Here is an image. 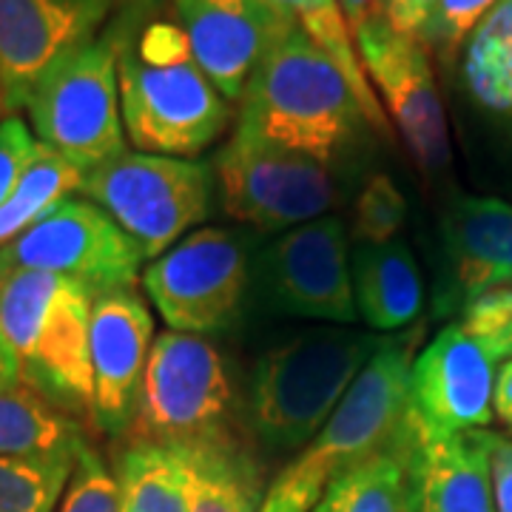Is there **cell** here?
I'll use <instances>...</instances> for the list:
<instances>
[{
  "label": "cell",
  "instance_id": "6da1fadb",
  "mask_svg": "<svg viewBox=\"0 0 512 512\" xmlns=\"http://www.w3.org/2000/svg\"><path fill=\"white\" fill-rule=\"evenodd\" d=\"M126 140L143 154H202L231 120L228 100L202 72L177 15L134 9L114 26Z\"/></svg>",
  "mask_w": 512,
  "mask_h": 512
},
{
  "label": "cell",
  "instance_id": "7a4b0ae2",
  "mask_svg": "<svg viewBox=\"0 0 512 512\" xmlns=\"http://www.w3.org/2000/svg\"><path fill=\"white\" fill-rule=\"evenodd\" d=\"M362 123V106L333 57L285 23L245 86L239 126L328 165Z\"/></svg>",
  "mask_w": 512,
  "mask_h": 512
},
{
  "label": "cell",
  "instance_id": "3957f363",
  "mask_svg": "<svg viewBox=\"0 0 512 512\" xmlns=\"http://www.w3.org/2000/svg\"><path fill=\"white\" fill-rule=\"evenodd\" d=\"M416 336L384 339L316 439L271 481L259 512H313L328 484L402 430Z\"/></svg>",
  "mask_w": 512,
  "mask_h": 512
},
{
  "label": "cell",
  "instance_id": "277c9868",
  "mask_svg": "<svg viewBox=\"0 0 512 512\" xmlns=\"http://www.w3.org/2000/svg\"><path fill=\"white\" fill-rule=\"evenodd\" d=\"M384 339L345 328L299 333L256 359L248 424L271 450L316 439Z\"/></svg>",
  "mask_w": 512,
  "mask_h": 512
},
{
  "label": "cell",
  "instance_id": "5b68a950",
  "mask_svg": "<svg viewBox=\"0 0 512 512\" xmlns=\"http://www.w3.org/2000/svg\"><path fill=\"white\" fill-rule=\"evenodd\" d=\"M92 293L66 276L9 271L0 282V328L20 379L77 419H92Z\"/></svg>",
  "mask_w": 512,
  "mask_h": 512
},
{
  "label": "cell",
  "instance_id": "8992f818",
  "mask_svg": "<svg viewBox=\"0 0 512 512\" xmlns=\"http://www.w3.org/2000/svg\"><path fill=\"white\" fill-rule=\"evenodd\" d=\"M237 393L220 350L205 336L165 330L148 353L128 441L194 450L239 439Z\"/></svg>",
  "mask_w": 512,
  "mask_h": 512
},
{
  "label": "cell",
  "instance_id": "52a82bcc",
  "mask_svg": "<svg viewBox=\"0 0 512 512\" xmlns=\"http://www.w3.org/2000/svg\"><path fill=\"white\" fill-rule=\"evenodd\" d=\"M23 111L37 143L63 154L83 174L126 154L111 26L63 57L37 83Z\"/></svg>",
  "mask_w": 512,
  "mask_h": 512
},
{
  "label": "cell",
  "instance_id": "ba28073f",
  "mask_svg": "<svg viewBox=\"0 0 512 512\" xmlns=\"http://www.w3.org/2000/svg\"><path fill=\"white\" fill-rule=\"evenodd\" d=\"M211 188V165L126 151L86 171L77 194L97 202L137 242L143 259H157L205 220Z\"/></svg>",
  "mask_w": 512,
  "mask_h": 512
},
{
  "label": "cell",
  "instance_id": "9c48e42d",
  "mask_svg": "<svg viewBox=\"0 0 512 512\" xmlns=\"http://www.w3.org/2000/svg\"><path fill=\"white\" fill-rule=\"evenodd\" d=\"M222 208L262 234L319 220L336 200L328 165L237 126L217 157Z\"/></svg>",
  "mask_w": 512,
  "mask_h": 512
},
{
  "label": "cell",
  "instance_id": "30bf717a",
  "mask_svg": "<svg viewBox=\"0 0 512 512\" xmlns=\"http://www.w3.org/2000/svg\"><path fill=\"white\" fill-rule=\"evenodd\" d=\"M248 285V251L225 228H200L157 256L143 274L168 330L205 336L237 322Z\"/></svg>",
  "mask_w": 512,
  "mask_h": 512
},
{
  "label": "cell",
  "instance_id": "8fae6325",
  "mask_svg": "<svg viewBox=\"0 0 512 512\" xmlns=\"http://www.w3.org/2000/svg\"><path fill=\"white\" fill-rule=\"evenodd\" d=\"M143 251L109 214L86 197H69L49 217L0 248L6 271L66 276L97 293L134 288Z\"/></svg>",
  "mask_w": 512,
  "mask_h": 512
},
{
  "label": "cell",
  "instance_id": "7c38bea8",
  "mask_svg": "<svg viewBox=\"0 0 512 512\" xmlns=\"http://www.w3.org/2000/svg\"><path fill=\"white\" fill-rule=\"evenodd\" d=\"M367 80L384 114L402 131L404 143L424 171H441L450 163V134L430 52L413 35L376 15L353 32Z\"/></svg>",
  "mask_w": 512,
  "mask_h": 512
},
{
  "label": "cell",
  "instance_id": "4fadbf2b",
  "mask_svg": "<svg viewBox=\"0 0 512 512\" xmlns=\"http://www.w3.org/2000/svg\"><path fill=\"white\" fill-rule=\"evenodd\" d=\"M259 276L279 311L339 325L359 319L348 225L339 217H319L285 231L259 256Z\"/></svg>",
  "mask_w": 512,
  "mask_h": 512
},
{
  "label": "cell",
  "instance_id": "5bb4252c",
  "mask_svg": "<svg viewBox=\"0 0 512 512\" xmlns=\"http://www.w3.org/2000/svg\"><path fill=\"white\" fill-rule=\"evenodd\" d=\"M495 365L461 322L441 328L410 367V424L424 436L484 430L495 419Z\"/></svg>",
  "mask_w": 512,
  "mask_h": 512
},
{
  "label": "cell",
  "instance_id": "9a60e30c",
  "mask_svg": "<svg viewBox=\"0 0 512 512\" xmlns=\"http://www.w3.org/2000/svg\"><path fill=\"white\" fill-rule=\"evenodd\" d=\"M114 0H0V86L9 114L26 109L57 63L106 29Z\"/></svg>",
  "mask_w": 512,
  "mask_h": 512
},
{
  "label": "cell",
  "instance_id": "2e32d148",
  "mask_svg": "<svg viewBox=\"0 0 512 512\" xmlns=\"http://www.w3.org/2000/svg\"><path fill=\"white\" fill-rule=\"evenodd\" d=\"M151 336L154 316L134 288L92 299V421L103 436H128L154 345Z\"/></svg>",
  "mask_w": 512,
  "mask_h": 512
},
{
  "label": "cell",
  "instance_id": "e0dca14e",
  "mask_svg": "<svg viewBox=\"0 0 512 512\" xmlns=\"http://www.w3.org/2000/svg\"><path fill=\"white\" fill-rule=\"evenodd\" d=\"M444 265L436 316L461 313L484 293L512 285V205L498 197H458L441 225Z\"/></svg>",
  "mask_w": 512,
  "mask_h": 512
},
{
  "label": "cell",
  "instance_id": "ac0fdd59",
  "mask_svg": "<svg viewBox=\"0 0 512 512\" xmlns=\"http://www.w3.org/2000/svg\"><path fill=\"white\" fill-rule=\"evenodd\" d=\"M188 46L225 100H242L285 20L265 0H171Z\"/></svg>",
  "mask_w": 512,
  "mask_h": 512
},
{
  "label": "cell",
  "instance_id": "d6986e66",
  "mask_svg": "<svg viewBox=\"0 0 512 512\" xmlns=\"http://www.w3.org/2000/svg\"><path fill=\"white\" fill-rule=\"evenodd\" d=\"M407 512H495L484 430L424 436L404 419Z\"/></svg>",
  "mask_w": 512,
  "mask_h": 512
},
{
  "label": "cell",
  "instance_id": "ffe728a7",
  "mask_svg": "<svg viewBox=\"0 0 512 512\" xmlns=\"http://www.w3.org/2000/svg\"><path fill=\"white\" fill-rule=\"evenodd\" d=\"M356 313L370 330L390 333L416 322L424 305L419 262L407 242L356 245L350 254Z\"/></svg>",
  "mask_w": 512,
  "mask_h": 512
},
{
  "label": "cell",
  "instance_id": "44dd1931",
  "mask_svg": "<svg viewBox=\"0 0 512 512\" xmlns=\"http://www.w3.org/2000/svg\"><path fill=\"white\" fill-rule=\"evenodd\" d=\"M86 441L83 421L29 384L0 387V456L74 458Z\"/></svg>",
  "mask_w": 512,
  "mask_h": 512
},
{
  "label": "cell",
  "instance_id": "7402d4cb",
  "mask_svg": "<svg viewBox=\"0 0 512 512\" xmlns=\"http://www.w3.org/2000/svg\"><path fill=\"white\" fill-rule=\"evenodd\" d=\"M120 512H188V450L148 441H126L114 458Z\"/></svg>",
  "mask_w": 512,
  "mask_h": 512
},
{
  "label": "cell",
  "instance_id": "603a6c76",
  "mask_svg": "<svg viewBox=\"0 0 512 512\" xmlns=\"http://www.w3.org/2000/svg\"><path fill=\"white\" fill-rule=\"evenodd\" d=\"M461 80L478 109L512 128V0H501L464 43Z\"/></svg>",
  "mask_w": 512,
  "mask_h": 512
},
{
  "label": "cell",
  "instance_id": "cb8c5ba5",
  "mask_svg": "<svg viewBox=\"0 0 512 512\" xmlns=\"http://www.w3.org/2000/svg\"><path fill=\"white\" fill-rule=\"evenodd\" d=\"M188 512H259L262 478L242 441H220L188 450Z\"/></svg>",
  "mask_w": 512,
  "mask_h": 512
},
{
  "label": "cell",
  "instance_id": "d4e9b609",
  "mask_svg": "<svg viewBox=\"0 0 512 512\" xmlns=\"http://www.w3.org/2000/svg\"><path fill=\"white\" fill-rule=\"evenodd\" d=\"M265 3L285 23L299 26L316 46H322L333 57V63L339 66V72L345 74V80L356 94L367 123L379 131H387V114H384L382 103H379V97L367 80L365 66L359 60L353 32H350L339 0H265Z\"/></svg>",
  "mask_w": 512,
  "mask_h": 512
},
{
  "label": "cell",
  "instance_id": "484cf974",
  "mask_svg": "<svg viewBox=\"0 0 512 512\" xmlns=\"http://www.w3.org/2000/svg\"><path fill=\"white\" fill-rule=\"evenodd\" d=\"M313 512H407L404 424L384 450L333 478Z\"/></svg>",
  "mask_w": 512,
  "mask_h": 512
},
{
  "label": "cell",
  "instance_id": "4316f807",
  "mask_svg": "<svg viewBox=\"0 0 512 512\" xmlns=\"http://www.w3.org/2000/svg\"><path fill=\"white\" fill-rule=\"evenodd\" d=\"M83 183V171L69 163L63 154L37 143L32 163L26 165L23 177L0 205V248L15 242L32 225L49 217L63 200L74 197Z\"/></svg>",
  "mask_w": 512,
  "mask_h": 512
},
{
  "label": "cell",
  "instance_id": "83f0119b",
  "mask_svg": "<svg viewBox=\"0 0 512 512\" xmlns=\"http://www.w3.org/2000/svg\"><path fill=\"white\" fill-rule=\"evenodd\" d=\"M74 458L0 456V512H57Z\"/></svg>",
  "mask_w": 512,
  "mask_h": 512
},
{
  "label": "cell",
  "instance_id": "f1b7e54d",
  "mask_svg": "<svg viewBox=\"0 0 512 512\" xmlns=\"http://www.w3.org/2000/svg\"><path fill=\"white\" fill-rule=\"evenodd\" d=\"M501 0H439L430 18L421 23L416 40L441 60H453Z\"/></svg>",
  "mask_w": 512,
  "mask_h": 512
},
{
  "label": "cell",
  "instance_id": "f546056e",
  "mask_svg": "<svg viewBox=\"0 0 512 512\" xmlns=\"http://www.w3.org/2000/svg\"><path fill=\"white\" fill-rule=\"evenodd\" d=\"M57 512H120L117 476L92 441H86L77 450L72 478L66 484Z\"/></svg>",
  "mask_w": 512,
  "mask_h": 512
},
{
  "label": "cell",
  "instance_id": "4dcf8cb0",
  "mask_svg": "<svg viewBox=\"0 0 512 512\" xmlns=\"http://www.w3.org/2000/svg\"><path fill=\"white\" fill-rule=\"evenodd\" d=\"M407 217V202L396 183L384 174L370 177L356 200L353 239L359 245H384L393 242Z\"/></svg>",
  "mask_w": 512,
  "mask_h": 512
},
{
  "label": "cell",
  "instance_id": "1f68e13d",
  "mask_svg": "<svg viewBox=\"0 0 512 512\" xmlns=\"http://www.w3.org/2000/svg\"><path fill=\"white\" fill-rule=\"evenodd\" d=\"M461 328L476 339L495 362L512 359V285L478 296L461 311Z\"/></svg>",
  "mask_w": 512,
  "mask_h": 512
},
{
  "label": "cell",
  "instance_id": "d6a6232c",
  "mask_svg": "<svg viewBox=\"0 0 512 512\" xmlns=\"http://www.w3.org/2000/svg\"><path fill=\"white\" fill-rule=\"evenodd\" d=\"M37 151V137L18 114L0 120V205L9 200Z\"/></svg>",
  "mask_w": 512,
  "mask_h": 512
},
{
  "label": "cell",
  "instance_id": "836d02e7",
  "mask_svg": "<svg viewBox=\"0 0 512 512\" xmlns=\"http://www.w3.org/2000/svg\"><path fill=\"white\" fill-rule=\"evenodd\" d=\"M495 512H512V439L484 430Z\"/></svg>",
  "mask_w": 512,
  "mask_h": 512
},
{
  "label": "cell",
  "instance_id": "e575fe53",
  "mask_svg": "<svg viewBox=\"0 0 512 512\" xmlns=\"http://www.w3.org/2000/svg\"><path fill=\"white\" fill-rule=\"evenodd\" d=\"M436 3L439 0H384V18L390 20L393 29L416 37L421 23L436 9Z\"/></svg>",
  "mask_w": 512,
  "mask_h": 512
},
{
  "label": "cell",
  "instance_id": "d590c367",
  "mask_svg": "<svg viewBox=\"0 0 512 512\" xmlns=\"http://www.w3.org/2000/svg\"><path fill=\"white\" fill-rule=\"evenodd\" d=\"M495 419L504 424V430L512 433V359L501 362L498 379H495Z\"/></svg>",
  "mask_w": 512,
  "mask_h": 512
},
{
  "label": "cell",
  "instance_id": "8d00e7d4",
  "mask_svg": "<svg viewBox=\"0 0 512 512\" xmlns=\"http://www.w3.org/2000/svg\"><path fill=\"white\" fill-rule=\"evenodd\" d=\"M345 20H348L350 32H356L362 23H367L376 15H384V0H339Z\"/></svg>",
  "mask_w": 512,
  "mask_h": 512
},
{
  "label": "cell",
  "instance_id": "74e56055",
  "mask_svg": "<svg viewBox=\"0 0 512 512\" xmlns=\"http://www.w3.org/2000/svg\"><path fill=\"white\" fill-rule=\"evenodd\" d=\"M20 367L15 359V350L9 345L6 333L0 328V387H9V384H20Z\"/></svg>",
  "mask_w": 512,
  "mask_h": 512
},
{
  "label": "cell",
  "instance_id": "f35d334b",
  "mask_svg": "<svg viewBox=\"0 0 512 512\" xmlns=\"http://www.w3.org/2000/svg\"><path fill=\"white\" fill-rule=\"evenodd\" d=\"M3 117H12V114L6 111V100H3V86H0V120H3Z\"/></svg>",
  "mask_w": 512,
  "mask_h": 512
},
{
  "label": "cell",
  "instance_id": "ab89813d",
  "mask_svg": "<svg viewBox=\"0 0 512 512\" xmlns=\"http://www.w3.org/2000/svg\"><path fill=\"white\" fill-rule=\"evenodd\" d=\"M9 274V271H6V268H3V265H0V282H3V276Z\"/></svg>",
  "mask_w": 512,
  "mask_h": 512
}]
</instances>
